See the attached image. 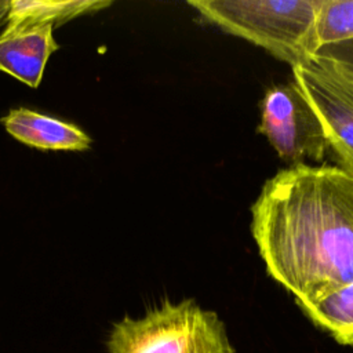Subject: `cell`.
<instances>
[{
  "label": "cell",
  "mask_w": 353,
  "mask_h": 353,
  "mask_svg": "<svg viewBox=\"0 0 353 353\" xmlns=\"http://www.w3.org/2000/svg\"><path fill=\"white\" fill-rule=\"evenodd\" d=\"M292 79L319 116L339 167L353 175V72L313 57Z\"/></svg>",
  "instance_id": "5"
},
{
  "label": "cell",
  "mask_w": 353,
  "mask_h": 353,
  "mask_svg": "<svg viewBox=\"0 0 353 353\" xmlns=\"http://www.w3.org/2000/svg\"><path fill=\"white\" fill-rule=\"evenodd\" d=\"M52 28L0 36V70L37 88L50 55L58 50Z\"/></svg>",
  "instance_id": "7"
},
{
  "label": "cell",
  "mask_w": 353,
  "mask_h": 353,
  "mask_svg": "<svg viewBox=\"0 0 353 353\" xmlns=\"http://www.w3.org/2000/svg\"><path fill=\"white\" fill-rule=\"evenodd\" d=\"M112 6L109 0H10L4 29L0 36H11L28 30L58 28L62 23Z\"/></svg>",
  "instance_id": "8"
},
{
  "label": "cell",
  "mask_w": 353,
  "mask_h": 353,
  "mask_svg": "<svg viewBox=\"0 0 353 353\" xmlns=\"http://www.w3.org/2000/svg\"><path fill=\"white\" fill-rule=\"evenodd\" d=\"M207 22L265 48L291 68L313 58L323 0H190Z\"/></svg>",
  "instance_id": "2"
},
{
  "label": "cell",
  "mask_w": 353,
  "mask_h": 353,
  "mask_svg": "<svg viewBox=\"0 0 353 353\" xmlns=\"http://www.w3.org/2000/svg\"><path fill=\"white\" fill-rule=\"evenodd\" d=\"M298 306L316 327L338 343L353 346V281Z\"/></svg>",
  "instance_id": "9"
},
{
  "label": "cell",
  "mask_w": 353,
  "mask_h": 353,
  "mask_svg": "<svg viewBox=\"0 0 353 353\" xmlns=\"http://www.w3.org/2000/svg\"><path fill=\"white\" fill-rule=\"evenodd\" d=\"M313 57L324 58L338 63L339 66L353 72V40L342 41L338 44L319 48Z\"/></svg>",
  "instance_id": "11"
},
{
  "label": "cell",
  "mask_w": 353,
  "mask_h": 353,
  "mask_svg": "<svg viewBox=\"0 0 353 353\" xmlns=\"http://www.w3.org/2000/svg\"><path fill=\"white\" fill-rule=\"evenodd\" d=\"M8 6H10V0H0V26H3V28L6 23Z\"/></svg>",
  "instance_id": "12"
},
{
  "label": "cell",
  "mask_w": 353,
  "mask_h": 353,
  "mask_svg": "<svg viewBox=\"0 0 353 353\" xmlns=\"http://www.w3.org/2000/svg\"><path fill=\"white\" fill-rule=\"evenodd\" d=\"M259 110L258 131L290 165L321 161L330 152L323 124L294 79L269 87Z\"/></svg>",
  "instance_id": "4"
},
{
  "label": "cell",
  "mask_w": 353,
  "mask_h": 353,
  "mask_svg": "<svg viewBox=\"0 0 353 353\" xmlns=\"http://www.w3.org/2000/svg\"><path fill=\"white\" fill-rule=\"evenodd\" d=\"M353 40V0H323L316 29L314 51Z\"/></svg>",
  "instance_id": "10"
},
{
  "label": "cell",
  "mask_w": 353,
  "mask_h": 353,
  "mask_svg": "<svg viewBox=\"0 0 353 353\" xmlns=\"http://www.w3.org/2000/svg\"><path fill=\"white\" fill-rule=\"evenodd\" d=\"M1 123L15 139L39 149L87 150L91 145V138L77 125L26 108L10 110Z\"/></svg>",
  "instance_id": "6"
},
{
  "label": "cell",
  "mask_w": 353,
  "mask_h": 353,
  "mask_svg": "<svg viewBox=\"0 0 353 353\" xmlns=\"http://www.w3.org/2000/svg\"><path fill=\"white\" fill-rule=\"evenodd\" d=\"M251 233L296 305L353 281V175L307 163L280 170L251 205Z\"/></svg>",
  "instance_id": "1"
},
{
  "label": "cell",
  "mask_w": 353,
  "mask_h": 353,
  "mask_svg": "<svg viewBox=\"0 0 353 353\" xmlns=\"http://www.w3.org/2000/svg\"><path fill=\"white\" fill-rule=\"evenodd\" d=\"M106 347L108 353H236L219 316L192 298L123 317L112 325Z\"/></svg>",
  "instance_id": "3"
}]
</instances>
